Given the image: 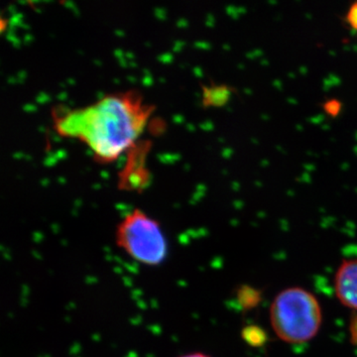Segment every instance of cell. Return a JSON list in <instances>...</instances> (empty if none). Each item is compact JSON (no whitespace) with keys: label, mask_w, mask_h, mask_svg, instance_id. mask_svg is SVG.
Segmentation results:
<instances>
[{"label":"cell","mask_w":357,"mask_h":357,"mask_svg":"<svg viewBox=\"0 0 357 357\" xmlns=\"http://www.w3.org/2000/svg\"><path fill=\"white\" fill-rule=\"evenodd\" d=\"M153 112L136 91L115 93L79 109L52 112L60 135L83 141L100 163H110L132 146Z\"/></svg>","instance_id":"cell-1"},{"label":"cell","mask_w":357,"mask_h":357,"mask_svg":"<svg viewBox=\"0 0 357 357\" xmlns=\"http://www.w3.org/2000/svg\"><path fill=\"white\" fill-rule=\"evenodd\" d=\"M272 330L282 342L302 344L316 337L323 325V311L314 294L301 287L284 289L269 309Z\"/></svg>","instance_id":"cell-2"},{"label":"cell","mask_w":357,"mask_h":357,"mask_svg":"<svg viewBox=\"0 0 357 357\" xmlns=\"http://www.w3.org/2000/svg\"><path fill=\"white\" fill-rule=\"evenodd\" d=\"M115 243L136 262L159 266L168 255V243L161 225L135 208L124 215L115 230Z\"/></svg>","instance_id":"cell-3"},{"label":"cell","mask_w":357,"mask_h":357,"mask_svg":"<svg viewBox=\"0 0 357 357\" xmlns=\"http://www.w3.org/2000/svg\"><path fill=\"white\" fill-rule=\"evenodd\" d=\"M338 302L357 312V258L340 263L333 279Z\"/></svg>","instance_id":"cell-4"},{"label":"cell","mask_w":357,"mask_h":357,"mask_svg":"<svg viewBox=\"0 0 357 357\" xmlns=\"http://www.w3.org/2000/svg\"><path fill=\"white\" fill-rule=\"evenodd\" d=\"M236 93V89L227 84H211L204 86L203 105L206 107H225Z\"/></svg>","instance_id":"cell-5"},{"label":"cell","mask_w":357,"mask_h":357,"mask_svg":"<svg viewBox=\"0 0 357 357\" xmlns=\"http://www.w3.org/2000/svg\"><path fill=\"white\" fill-rule=\"evenodd\" d=\"M236 298L241 309L244 311H250L261 302L262 294L257 289L250 286H241L237 290Z\"/></svg>","instance_id":"cell-6"},{"label":"cell","mask_w":357,"mask_h":357,"mask_svg":"<svg viewBox=\"0 0 357 357\" xmlns=\"http://www.w3.org/2000/svg\"><path fill=\"white\" fill-rule=\"evenodd\" d=\"M241 337L245 344H248L249 347H255V349L264 347L268 342L267 333L259 326L256 325L244 326L241 331Z\"/></svg>","instance_id":"cell-7"},{"label":"cell","mask_w":357,"mask_h":357,"mask_svg":"<svg viewBox=\"0 0 357 357\" xmlns=\"http://www.w3.org/2000/svg\"><path fill=\"white\" fill-rule=\"evenodd\" d=\"M319 107L328 119H338L344 112V102L337 98H326L321 102Z\"/></svg>","instance_id":"cell-8"},{"label":"cell","mask_w":357,"mask_h":357,"mask_svg":"<svg viewBox=\"0 0 357 357\" xmlns=\"http://www.w3.org/2000/svg\"><path fill=\"white\" fill-rule=\"evenodd\" d=\"M342 21L351 32L357 34V0L352 2L349 8L347 9L344 15L342 16Z\"/></svg>","instance_id":"cell-9"},{"label":"cell","mask_w":357,"mask_h":357,"mask_svg":"<svg viewBox=\"0 0 357 357\" xmlns=\"http://www.w3.org/2000/svg\"><path fill=\"white\" fill-rule=\"evenodd\" d=\"M349 342L351 344L357 345V312H354L349 321Z\"/></svg>","instance_id":"cell-10"},{"label":"cell","mask_w":357,"mask_h":357,"mask_svg":"<svg viewBox=\"0 0 357 357\" xmlns=\"http://www.w3.org/2000/svg\"><path fill=\"white\" fill-rule=\"evenodd\" d=\"M178 357H211L208 354H204V352H190V354H183V356Z\"/></svg>","instance_id":"cell-11"}]
</instances>
